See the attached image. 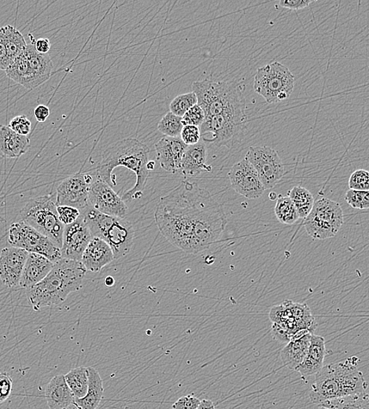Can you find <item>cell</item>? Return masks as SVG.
<instances>
[{
  "mask_svg": "<svg viewBox=\"0 0 369 409\" xmlns=\"http://www.w3.org/2000/svg\"><path fill=\"white\" fill-rule=\"evenodd\" d=\"M155 219L165 239L188 254L210 248L227 224L223 206L206 189L188 180L160 199Z\"/></svg>",
  "mask_w": 369,
  "mask_h": 409,
  "instance_id": "cell-1",
  "label": "cell"
},
{
  "mask_svg": "<svg viewBox=\"0 0 369 409\" xmlns=\"http://www.w3.org/2000/svg\"><path fill=\"white\" fill-rule=\"evenodd\" d=\"M150 150L137 139L128 138L120 140L103 152L102 161L92 170L97 179L106 182L114 187L116 185L113 171L125 167L136 174V185L122 196L123 201L137 200L143 196L146 183L150 174L146 169L149 162Z\"/></svg>",
  "mask_w": 369,
  "mask_h": 409,
  "instance_id": "cell-2",
  "label": "cell"
},
{
  "mask_svg": "<svg viewBox=\"0 0 369 409\" xmlns=\"http://www.w3.org/2000/svg\"><path fill=\"white\" fill-rule=\"evenodd\" d=\"M86 272L82 262L60 259L44 279L27 289L29 304L39 311L64 302L71 293L82 288Z\"/></svg>",
  "mask_w": 369,
  "mask_h": 409,
  "instance_id": "cell-3",
  "label": "cell"
},
{
  "mask_svg": "<svg viewBox=\"0 0 369 409\" xmlns=\"http://www.w3.org/2000/svg\"><path fill=\"white\" fill-rule=\"evenodd\" d=\"M359 358L348 357L345 361L323 366L315 375L310 399L312 404L366 392L368 383L358 368Z\"/></svg>",
  "mask_w": 369,
  "mask_h": 409,
  "instance_id": "cell-4",
  "label": "cell"
},
{
  "mask_svg": "<svg viewBox=\"0 0 369 409\" xmlns=\"http://www.w3.org/2000/svg\"><path fill=\"white\" fill-rule=\"evenodd\" d=\"M81 215L92 236L100 238L112 248L118 260L131 252L135 239L133 226L126 218L103 215L89 205Z\"/></svg>",
  "mask_w": 369,
  "mask_h": 409,
  "instance_id": "cell-5",
  "label": "cell"
},
{
  "mask_svg": "<svg viewBox=\"0 0 369 409\" xmlns=\"http://www.w3.org/2000/svg\"><path fill=\"white\" fill-rule=\"evenodd\" d=\"M197 105L204 111L206 118L225 112L246 111L242 84L204 80L193 84Z\"/></svg>",
  "mask_w": 369,
  "mask_h": 409,
  "instance_id": "cell-6",
  "label": "cell"
},
{
  "mask_svg": "<svg viewBox=\"0 0 369 409\" xmlns=\"http://www.w3.org/2000/svg\"><path fill=\"white\" fill-rule=\"evenodd\" d=\"M20 216L22 222L48 238L61 249L65 226L60 222L57 206L51 195L28 201L20 211Z\"/></svg>",
  "mask_w": 369,
  "mask_h": 409,
  "instance_id": "cell-7",
  "label": "cell"
},
{
  "mask_svg": "<svg viewBox=\"0 0 369 409\" xmlns=\"http://www.w3.org/2000/svg\"><path fill=\"white\" fill-rule=\"evenodd\" d=\"M248 116L243 112H225L206 118L199 127L202 142L231 148L245 136Z\"/></svg>",
  "mask_w": 369,
  "mask_h": 409,
  "instance_id": "cell-8",
  "label": "cell"
},
{
  "mask_svg": "<svg viewBox=\"0 0 369 409\" xmlns=\"http://www.w3.org/2000/svg\"><path fill=\"white\" fill-rule=\"evenodd\" d=\"M294 82L290 70L285 65L275 62L257 70L254 88L268 103H278L290 98Z\"/></svg>",
  "mask_w": 369,
  "mask_h": 409,
  "instance_id": "cell-9",
  "label": "cell"
},
{
  "mask_svg": "<svg viewBox=\"0 0 369 409\" xmlns=\"http://www.w3.org/2000/svg\"><path fill=\"white\" fill-rule=\"evenodd\" d=\"M305 219L307 233L315 240H328L340 230L344 222L343 211L336 201L322 198L315 201Z\"/></svg>",
  "mask_w": 369,
  "mask_h": 409,
  "instance_id": "cell-10",
  "label": "cell"
},
{
  "mask_svg": "<svg viewBox=\"0 0 369 409\" xmlns=\"http://www.w3.org/2000/svg\"><path fill=\"white\" fill-rule=\"evenodd\" d=\"M8 242L12 247L23 249L29 253L44 256L54 264L61 259L60 248L23 222L11 224L8 230Z\"/></svg>",
  "mask_w": 369,
  "mask_h": 409,
  "instance_id": "cell-11",
  "label": "cell"
},
{
  "mask_svg": "<svg viewBox=\"0 0 369 409\" xmlns=\"http://www.w3.org/2000/svg\"><path fill=\"white\" fill-rule=\"evenodd\" d=\"M245 160L255 168L266 190L278 185L285 175L284 163L278 153L267 146H250Z\"/></svg>",
  "mask_w": 369,
  "mask_h": 409,
  "instance_id": "cell-12",
  "label": "cell"
},
{
  "mask_svg": "<svg viewBox=\"0 0 369 409\" xmlns=\"http://www.w3.org/2000/svg\"><path fill=\"white\" fill-rule=\"evenodd\" d=\"M96 176L89 173H78L67 177L57 187V206H71L82 211L89 204V192Z\"/></svg>",
  "mask_w": 369,
  "mask_h": 409,
  "instance_id": "cell-13",
  "label": "cell"
},
{
  "mask_svg": "<svg viewBox=\"0 0 369 409\" xmlns=\"http://www.w3.org/2000/svg\"><path fill=\"white\" fill-rule=\"evenodd\" d=\"M89 204L103 215L126 218L128 209L124 201L113 187L96 178L90 187Z\"/></svg>",
  "mask_w": 369,
  "mask_h": 409,
  "instance_id": "cell-14",
  "label": "cell"
},
{
  "mask_svg": "<svg viewBox=\"0 0 369 409\" xmlns=\"http://www.w3.org/2000/svg\"><path fill=\"white\" fill-rule=\"evenodd\" d=\"M92 238L93 236L82 215L75 222L66 225L61 247V258L81 262L84 250Z\"/></svg>",
  "mask_w": 369,
  "mask_h": 409,
  "instance_id": "cell-15",
  "label": "cell"
},
{
  "mask_svg": "<svg viewBox=\"0 0 369 409\" xmlns=\"http://www.w3.org/2000/svg\"><path fill=\"white\" fill-rule=\"evenodd\" d=\"M229 177L234 190L248 199L260 198L266 191L256 170L245 158L234 164Z\"/></svg>",
  "mask_w": 369,
  "mask_h": 409,
  "instance_id": "cell-16",
  "label": "cell"
},
{
  "mask_svg": "<svg viewBox=\"0 0 369 409\" xmlns=\"http://www.w3.org/2000/svg\"><path fill=\"white\" fill-rule=\"evenodd\" d=\"M29 252L15 247H6L0 253V279L8 288H18Z\"/></svg>",
  "mask_w": 369,
  "mask_h": 409,
  "instance_id": "cell-17",
  "label": "cell"
},
{
  "mask_svg": "<svg viewBox=\"0 0 369 409\" xmlns=\"http://www.w3.org/2000/svg\"><path fill=\"white\" fill-rule=\"evenodd\" d=\"M188 146L180 137H165L156 144L160 166L170 173L180 172L182 158Z\"/></svg>",
  "mask_w": 369,
  "mask_h": 409,
  "instance_id": "cell-18",
  "label": "cell"
},
{
  "mask_svg": "<svg viewBox=\"0 0 369 409\" xmlns=\"http://www.w3.org/2000/svg\"><path fill=\"white\" fill-rule=\"evenodd\" d=\"M114 260L112 248L100 238L93 237L84 250L81 261L86 270L98 272Z\"/></svg>",
  "mask_w": 369,
  "mask_h": 409,
  "instance_id": "cell-19",
  "label": "cell"
},
{
  "mask_svg": "<svg viewBox=\"0 0 369 409\" xmlns=\"http://www.w3.org/2000/svg\"><path fill=\"white\" fill-rule=\"evenodd\" d=\"M54 266L53 262L44 256L29 253L24 264L18 288L28 289L44 279Z\"/></svg>",
  "mask_w": 369,
  "mask_h": 409,
  "instance_id": "cell-20",
  "label": "cell"
},
{
  "mask_svg": "<svg viewBox=\"0 0 369 409\" xmlns=\"http://www.w3.org/2000/svg\"><path fill=\"white\" fill-rule=\"evenodd\" d=\"M206 157L207 150L204 142L188 146L182 158L180 172L184 176H196L202 173L212 172V167L206 164Z\"/></svg>",
  "mask_w": 369,
  "mask_h": 409,
  "instance_id": "cell-21",
  "label": "cell"
},
{
  "mask_svg": "<svg viewBox=\"0 0 369 409\" xmlns=\"http://www.w3.org/2000/svg\"><path fill=\"white\" fill-rule=\"evenodd\" d=\"M325 356L324 339L312 334L309 349L304 361L295 371H298L303 378L316 375L323 368Z\"/></svg>",
  "mask_w": 369,
  "mask_h": 409,
  "instance_id": "cell-22",
  "label": "cell"
},
{
  "mask_svg": "<svg viewBox=\"0 0 369 409\" xmlns=\"http://www.w3.org/2000/svg\"><path fill=\"white\" fill-rule=\"evenodd\" d=\"M26 54L31 75L33 79L35 87L46 82L52 75L53 63L48 54H40L36 51L33 43L27 45Z\"/></svg>",
  "mask_w": 369,
  "mask_h": 409,
  "instance_id": "cell-23",
  "label": "cell"
},
{
  "mask_svg": "<svg viewBox=\"0 0 369 409\" xmlns=\"http://www.w3.org/2000/svg\"><path fill=\"white\" fill-rule=\"evenodd\" d=\"M28 137L18 135L9 126L0 125V156L4 158L20 157L29 151Z\"/></svg>",
  "mask_w": 369,
  "mask_h": 409,
  "instance_id": "cell-24",
  "label": "cell"
},
{
  "mask_svg": "<svg viewBox=\"0 0 369 409\" xmlns=\"http://www.w3.org/2000/svg\"><path fill=\"white\" fill-rule=\"evenodd\" d=\"M45 399L50 409H64L75 400L63 375L54 376L48 383Z\"/></svg>",
  "mask_w": 369,
  "mask_h": 409,
  "instance_id": "cell-25",
  "label": "cell"
},
{
  "mask_svg": "<svg viewBox=\"0 0 369 409\" xmlns=\"http://www.w3.org/2000/svg\"><path fill=\"white\" fill-rule=\"evenodd\" d=\"M310 333L287 344L280 353L283 364L292 371H296L303 363L310 344Z\"/></svg>",
  "mask_w": 369,
  "mask_h": 409,
  "instance_id": "cell-26",
  "label": "cell"
},
{
  "mask_svg": "<svg viewBox=\"0 0 369 409\" xmlns=\"http://www.w3.org/2000/svg\"><path fill=\"white\" fill-rule=\"evenodd\" d=\"M87 369L89 376L87 394L84 398L75 399V401L82 409H97L104 393L103 380L96 369L92 367H89Z\"/></svg>",
  "mask_w": 369,
  "mask_h": 409,
  "instance_id": "cell-27",
  "label": "cell"
},
{
  "mask_svg": "<svg viewBox=\"0 0 369 409\" xmlns=\"http://www.w3.org/2000/svg\"><path fill=\"white\" fill-rule=\"evenodd\" d=\"M5 72L6 75L11 80L21 84L24 88L27 89L36 88L33 79L29 70L28 61L24 53L16 58Z\"/></svg>",
  "mask_w": 369,
  "mask_h": 409,
  "instance_id": "cell-28",
  "label": "cell"
},
{
  "mask_svg": "<svg viewBox=\"0 0 369 409\" xmlns=\"http://www.w3.org/2000/svg\"><path fill=\"white\" fill-rule=\"evenodd\" d=\"M1 29L3 42L11 63L26 51L27 43L20 31L8 24Z\"/></svg>",
  "mask_w": 369,
  "mask_h": 409,
  "instance_id": "cell-29",
  "label": "cell"
},
{
  "mask_svg": "<svg viewBox=\"0 0 369 409\" xmlns=\"http://www.w3.org/2000/svg\"><path fill=\"white\" fill-rule=\"evenodd\" d=\"M67 385L75 399L84 398L87 394L89 387L88 369L84 367H79L72 369L64 376Z\"/></svg>",
  "mask_w": 369,
  "mask_h": 409,
  "instance_id": "cell-30",
  "label": "cell"
},
{
  "mask_svg": "<svg viewBox=\"0 0 369 409\" xmlns=\"http://www.w3.org/2000/svg\"><path fill=\"white\" fill-rule=\"evenodd\" d=\"M319 406L330 409H369L368 394L367 392H362L349 395L326 401Z\"/></svg>",
  "mask_w": 369,
  "mask_h": 409,
  "instance_id": "cell-31",
  "label": "cell"
},
{
  "mask_svg": "<svg viewBox=\"0 0 369 409\" xmlns=\"http://www.w3.org/2000/svg\"><path fill=\"white\" fill-rule=\"evenodd\" d=\"M288 197L296 208L299 218L306 219L315 204V199L310 192L303 187H294Z\"/></svg>",
  "mask_w": 369,
  "mask_h": 409,
  "instance_id": "cell-32",
  "label": "cell"
},
{
  "mask_svg": "<svg viewBox=\"0 0 369 409\" xmlns=\"http://www.w3.org/2000/svg\"><path fill=\"white\" fill-rule=\"evenodd\" d=\"M274 210L276 217L282 224H294L299 219L298 211L288 196H283L282 194H280L276 199Z\"/></svg>",
  "mask_w": 369,
  "mask_h": 409,
  "instance_id": "cell-33",
  "label": "cell"
},
{
  "mask_svg": "<svg viewBox=\"0 0 369 409\" xmlns=\"http://www.w3.org/2000/svg\"><path fill=\"white\" fill-rule=\"evenodd\" d=\"M183 125L182 118L169 112L160 121L158 129L167 137H180Z\"/></svg>",
  "mask_w": 369,
  "mask_h": 409,
  "instance_id": "cell-34",
  "label": "cell"
},
{
  "mask_svg": "<svg viewBox=\"0 0 369 409\" xmlns=\"http://www.w3.org/2000/svg\"><path fill=\"white\" fill-rule=\"evenodd\" d=\"M197 105V98L193 93L178 95L171 102L170 105V112L182 118L190 108Z\"/></svg>",
  "mask_w": 369,
  "mask_h": 409,
  "instance_id": "cell-35",
  "label": "cell"
},
{
  "mask_svg": "<svg viewBox=\"0 0 369 409\" xmlns=\"http://www.w3.org/2000/svg\"><path fill=\"white\" fill-rule=\"evenodd\" d=\"M345 200L354 209L368 210L369 208L368 191L349 190L347 192Z\"/></svg>",
  "mask_w": 369,
  "mask_h": 409,
  "instance_id": "cell-36",
  "label": "cell"
},
{
  "mask_svg": "<svg viewBox=\"0 0 369 409\" xmlns=\"http://www.w3.org/2000/svg\"><path fill=\"white\" fill-rule=\"evenodd\" d=\"M349 187L352 190L368 191L369 189V173L367 170H356L349 177Z\"/></svg>",
  "mask_w": 369,
  "mask_h": 409,
  "instance_id": "cell-37",
  "label": "cell"
},
{
  "mask_svg": "<svg viewBox=\"0 0 369 409\" xmlns=\"http://www.w3.org/2000/svg\"><path fill=\"white\" fill-rule=\"evenodd\" d=\"M181 118L183 126L193 125L200 127L205 120V114L202 108L198 105H196L190 108Z\"/></svg>",
  "mask_w": 369,
  "mask_h": 409,
  "instance_id": "cell-38",
  "label": "cell"
},
{
  "mask_svg": "<svg viewBox=\"0 0 369 409\" xmlns=\"http://www.w3.org/2000/svg\"><path fill=\"white\" fill-rule=\"evenodd\" d=\"M9 128L18 135L27 137L31 132L32 123L26 115H20L10 121Z\"/></svg>",
  "mask_w": 369,
  "mask_h": 409,
  "instance_id": "cell-39",
  "label": "cell"
},
{
  "mask_svg": "<svg viewBox=\"0 0 369 409\" xmlns=\"http://www.w3.org/2000/svg\"><path fill=\"white\" fill-rule=\"evenodd\" d=\"M57 213L60 222L64 226L75 222L81 216V211L71 206H57Z\"/></svg>",
  "mask_w": 369,
  "mask_h": 409,
  "instance_id": "cell-40",
  "label": "cell"
},
{
  "mask_svg": "<svg viewBox=\"0 0 369 409\" xmlns=\"http://www.w3.org/2000/svg\"><path fill=\"white\" fill-rule=\"evenodd\" d=\"M180 137L182 141L187 146L198 144L201 139L199 127L193 125L183 126Z\"/></svg>",
  "mask_w": 369,
  "mask_h": 409,
  "instance_id": "cell-41",
  "label": "cell"
},
{
  "mask_svg": "<svg viewBox=\"0 0 369 409\" xmlns=\"http://www.w3.org/2000/svg\"><path fill=\"white\" fill-rule=\"evenodd\" d=\"M13 389V380L6 372H0V405L7 401Z\"/></svg>",
  "mask_w": 369,
  "mask_h": 409,
  "instance_id": "cell-42",
  "label": "cell"
},
{
  "mask_svg": "<svg viewBox=\"0 0 369 409\" xmlns=\"http://www.w3.org/2000/svg\"><path fill=\"white\" fill-rule=\"evenodd\" d=\"M200 400L195 396H183L174 403L172 409H197Z\"/></svg>",
  "mask_w": 369,
  "mask_h": 409,
  "instance_id": "cell-43",
  "label": "cell"
},
{
  "mask_svg": "<svg viewBox=\"0 0 369 409\" xmlns=\"http://www.w3.org/2000/svg\"><path fill=\"white\" fill-rule=\"evenodd\" d=\"M315 1L312 0H284L280 2V6L283 8L292 10H299L309 7Z\"/></svg>",
  "mask_w": 369,
  "mask_h": 409,
  "instance_id": "cell-44",
  "label": "cell"
},
{
  "mask_svg": "<svg viewBox=\"0 0 369 409\" xmlns=\"http://www.w3.org/2000/svg\"><path fill=\"white\" fill-rule=\"evenodd\" d=\"M11 64L7 49L3 42L1 29H0V70H6Z\"/></svg>",
  "mask_w": 369,
  "mask_h": 409,
  "instance_id": "cell-45",
  "label": "cell"
},
{
  "mask_svg": "<svg viewBox=\"0 0 369 409\" xmlns=\"http://www.w3.org/2000/svg\"><path fill=\"white\" fill-rule=\"evenodd\" d=\"M30 40H32L36 51L40 54H47L51 49V42L47 38H40L35 40L32 35H29Z\"/></svg>",
  "mask_w": 369,
  "mask_h": 409,
  "instance_id": "cell-46",
  "label": "cell"
},
{
  "mask_svg": "<svg viewBox=\"0 0 369 409\" xmlns=\"http://www.w3.org/2000/svg\"><path fill=\"white\" fill-rule=\"evenodd\" d=\"M50 109L45 105H39L34 109V117L39 122H45L50 116Z\"/></svg>",
  "mask_w": 369,
  "mask_h": 409,
  "instance_id": "cell-47",
  "label": "cell"
},
{
  "mask_svg": "<svg viewBox=\"0 0 369 409\" xmlns=\"http://www.w3.org/2000/svg\"><path fill=\"white\" fill-rule=\"evenodd\" d=\"M197 409H216L215 408L213 402L210 400H202L200 401L199 405Z\"/></svg>",
  "mask_w": 369,
  "mask_h": 409,
  "instance_id": "cell-48",
  "label": "cell"
},
{
  "mask_svg": "<svg viewBox=\"0 0 369 409\" xmlns=\"http://www.w3.org/2000/svg\"><path fill=\"white\" fill-rule=\"evenodd\" d=\"M104 283H105L107 286L110 288V286H113L114 285V279L112 277H107L105 279V281H104Z\"/></svg>",
  "mask_w": 369,
  "mask_h": 409,
  "instance_id": "cell-49",
  "label": "cell"
},
{
  "mask_svg": "<svg viewBox=\"0 0 369 409\" xmlns=\"http://www.w3.org/2000/svg\"><path fill=\"white\" fill-rule=\"evenodd\" d=\"M156 167V162L155 161H150L149 162H147L146 164V169H149L151 172V171L155 169Z\"/></svg>",
  "mask_w": 369,
  "mask_h": 409,
  "instance_id": "cell-50",
  "label": "cell"
},
{
  "mask_svg": "<svg viewBox=\"0 0 369 409\" xmlns=\"http://www.w3.org/2000/svg\"><path fill=\"white\" fill-rule=\"evenodd\" d=\"M64 409H82V408L81 407H80L79 406H77L76 404L75 401H73L71 405H70L68 407H66Z\"/></svg>",
  "mask_w": 369,
  "mask_h": 409,
  "instance_id": "cell-51",
  "label": "cell"
},
{
  "mask_svg": "<svg viewBox=\"0 0 369 409\" xmlns=\"http://www.w3.org/2000/svg\"><path fill=\"white\" fill-rule=\"evenodd\" d=\"M278 194H276V193L275 192H271L269 194V198L270 200H273L274 201L275 199H278Z\"/></svg>",
  "mask_w": 369,
  "mask_h": 409,
  "instance_id": "cell-52",
  "label": "cell"
},
{
  "mask_svg": "<svg viewBox=\"0 0 369 409\" xmlns=\"http://www.w3.org/2000/svg\"><path fill=\"white\" fill-rule=\"evenodd\" d=\"M318 409H330V408H326V407H324V406H319V408Z\"/></svg>",
  "mask_w": 369,
  "mask_h": 409,
  "instance_id": "cell-53",
  "label": "cell"
}]
</instances>
